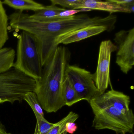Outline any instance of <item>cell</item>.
<instances>
[{"label":"cell","instance_id":"obj_1","mask_svg":"<svg viewBox=\"0 0 134 134\" xmlns=\"http://www.w3.org/2000/svg\"><path fill=\"white\" fill-rule=\"evenodd\" d=\"M70 56L68 48L58 46L43 66L35 92L42 109L47 113H56L65 105L62 86Z\"/></svg>","mask_w":134,"mask_h":134},{"label":"cell","instance_id":"obj_2","mask_svg":"<svg viewBox=\"0 0 134 134\" xmlns=\"http://www.w3.org/2000/svg\"><path fill=\"white\" fill-rule=\"evenodd\" d=\"M94 118L92 127L97 130L109 129L117 134L132 133L134 125V114H125L102 100L99 96L90 102Z\"/></svg>","mask_w":134,"mask_h":134},{"label":"cell","instance_id":"obj_3","mask_svg":"<svg viewBox=\"0 0 134 134\" xmlns=\"http://www.w3.org/2000/svg\"><path fill=\"white\" fill-rule=\"evenodd\" d=\"M16 60L13 67L38 81L43 66L38 44L35 37L25 31L18 36Z\"/></svg>","mask_w":134,"mask_h":134},{"label":"cell","instance_id":"obj_4","mask_svg":"<svg viewBox=\"0 0 134 134\" xmlns=\"http://www.w3.org/2000/svg\"><path fill=\"white\" fill-rule=\"evenodd\" d=\"M36 86V80L13 67L0 74V104L22 102L27 93L35 92Z\"/></svg>","mask_w":134,"mask_h":134},{"label":"cell","instance_id":"obj_5","mask_svg":"<svg viewBox=\"0 0 134 134\" xmlns=\"http://www.w3.org/2000/svg\"><path fill=\"white\" fill-rule=\"evenodd\" d=\"M65 74L81 100L88 103L100 96L96 86L93 74L85 69L69 64L66 69Z\"/></svg>","mask_w":134,"mask_h":134},{"label":"cell","instance_id":"obj_6","mask_svg":"<svg viewBox=\"0 0 134 134\" xmlns=\"http://www.w3.org/2000/svg\"><path fill=\"white\" fill-rule=\"evenodd\" d=\"M114 40L117 47L116 63L127 74L134 65V28L116 33Z\"/></svg>","mask_w":134,"mask_h":134},{"label":"cell","instance_id":"obj_7","mask_svg":"<svg viewBox=\"0 0 134 134\" xmlns=\"http://www.w3.org/2000/svg\"><path fill=\"white\" fill-rule=\"evenodd\" d=\"M117 50V47L110 40L100 43L98 65L94 74V80L100 95L104 93L110 85V67L111 54Z\"/></svg>","mask_w":134,"mask_h":134},{"label":"cell","instance_id":"obj_8","mask_svg":"<svg viewBox=\"0 0 134 134\" xmlns=\"http://www.w3.org/2000/svg\"><path fill=\"white\" fill-rule=\"evenodd\" d=\"M104 102L125 114H133L129 108L130 97L121 92L116 91L113 88L99 96Z\"/></svg>","mask_w":134,"mask_h":134},{"label":"cell","instance_id":"obj_9","mask_svg":"<svg viewBox=\"0 0 134 134\" xmlns=\"http://www.w3.org/2000/svg\"><path fill=\"white\" fill-rule=\"evenodd\" d=\"M83 8H88L93 10L104 11L109 12L110 15L116 12L130 13L127 8L110 2L98 0H79L77 3L71 6V9L79 10Z\"/></svg>","mask_w":134,"mask_h":134},{"label":"cell","instance_id":"obj_10","mask_svg":"<svg viewBox=\"0 0 134 134\" xmlns=\"http://www.w3.org/2000/svg\"><path fill=\"white\" fill-rule=\"evenodd\" d=\"M113 30L111 28L105 26H88L65 36L59 41V44H67L79 42L91 37L98 35L105 31H110Z\"/></svg>","mask_w":134,"mask_h":134},{"label":"cell","instance_id":"obj_11","mask_svg":"<svg viewBox=\"0 0 134 134\" xmlns=\"http://www.w3.org/2000/svg\"><path fill=\"white\" fill-rule=\"evenodd\" d=\"M3 4L18 10L32 11L36 12L44 8L45 6L32 0H4Z\"/></svg>","mask_w":134,"mask_h":134},{"label":"cell","instance_id":"obj_12","mask_svg":"<svg viewBox=\"0 0 134 134\" xmlns=\"http://www.w3.org/2000/svg\"><path fill=\"white\" fill-rule=\"evenodd\" d=\"M66 10L65 8H59L55 5L45 6L44 8L30 15V18L41 22L54 21L55 18L62 12Z\"/></svg>","mask_w":134,"mask_h":134},{"label":"cell","instance_id":"obj_13","mask_svg":"<svg viewBox=\"0 0 134 134\" xmlns=\"http://www.w3.org/2000/svg\"><path fill=\"white\" fill-rule=\"evenodd\" d=\"M15 57V51L12 48L0 49V74L13 68Z\"/></svg>","mask_w":134,"mask_h":134},{"label":"cell","instance_id":"obj_14","mask_svg":"<svg viewBox=\"0 0 134 134\" xmlns=\"http://www.w3.org/2000/svg\"><path fill=\"white\" fill-rule=\"evenodd\" d=\"M9 18L3 2L0 1V49L3 48L9 40Z\"/></svg>","mask_w":134,"mask_h":134},{"label":"cell","instance_id":"obj_15","mask_svg":"<svg viewBox=\"0 0 134 134\" xmlns=\"http://www.w3.org/2000/svg\"><path fill=\"white\" fill-rule=\"evenodd\" d=\"M62 94L65 105L71 106L81 101L66 76L63 84Z\"/></svg>","mask_w":134,"mask_h":134},{"label":"cell","instance_id":"obj_16","mask_svg":"<svg viewBox=\"0 0 134 134\" xmlns=\"http://www.w3.org/2000/svg\"><path fill=\"white\" fill-rule=\"evenodd\" d=\"M79 115L72 111H70L68 114L59 122L55 123V125L51 129L47 134H66V124L68 122H73L78 119Z\"/></svg>","mask_w":134,"mask_h":134},{"label":"cell","instance_id":"obj_17","mask_svg":"<svg viewBox=\"0 0 134 134\" xmlns=\"http://www.w3.org/2000/svg\"><path fill=\"white\" fill-rule=\"evenodd\" d=\"M24 100L27 102L34 113H37L44 117L43 109L41 106L36 93L34 92H28L25 95Z\"/></svg>","mask_w":134,"mask_h":134},{"label":"cell","instance_id":"obj_18","mask_svg":"<svg viewBox=\"0 0 134 134\" xmlns=\"http://www.w3.org/2000/svg\"><path fill=\"white\" fill-rule=\"evenodd\" d=\"M37 120V125L38 129L37 134H47L51 129L55 125V123L49 122L42 116L37 113H34Z\"/></svg>","mask_w":134,"mask_h":134},{"label":"cell","instance_id":"obj_19","mask_svg":"<svg viewBox=\"0 0 134 134\" xmlns=\"http://www.w3.org/2000/svg\"><path fill=\"white\" fill-rule=\"evenodd\" d=\"M52 5L62 6L63 8L71 9V6L77 3L79 0H51Z\"/></svg>","mask_w":134,"mask_h":134},{"label":"cell","instance_id":"obj_20","mask_svg":"<svg viewBox=\"0 0 134 134\" xmlns=\"http://www.w3.org/2000/svg\"><path fill=\"white\" fill-rule=\"evenodd\" d=\"M109 1L110 2L114 3L117 5H120L125 8L127 5L134 3V0H109Z\"/></svg>","mask_w":134,"mask_h":134},{"label":"cell","instance_id":"obj_21","mask_svg":"<svg viewBox=\"0 0 134 134\" xmlns=\"http://www.w3.org/2000/svg\"><path fill=\"white\" fill-rule=\"evenodd\" d=\"M77 129V125L74 122H68L66 124V132L69 134H73Z\"/></svg>","mask_w":134,"mask_h":134},{"label":"cell","instance_id":"obj_22","mask_svg":"<svg viewBox=\"0 0 134 134\" xmlns=\"http://www.w3.org/2000/svg\"><path fill=\"white\" fill-rule=\"evenodd\" d=\"M7 132L5 130L4 126L0 122V134H7Z\"/></svg>","mask_w":134,"mask_h":134},{"label":"cell","instance_id":"obj_23","mask_svg":"<svg viewBox=\"0 0 134 134\" xmlns=\"http://www.w3.org/2000/svg\"><path fill=\"white\" fill-rule=\"evenodd\" d=\"M7 134H12L11 133H8Z\"/></svg>","mask_w":134,"mask_h":134}]
</instances>
